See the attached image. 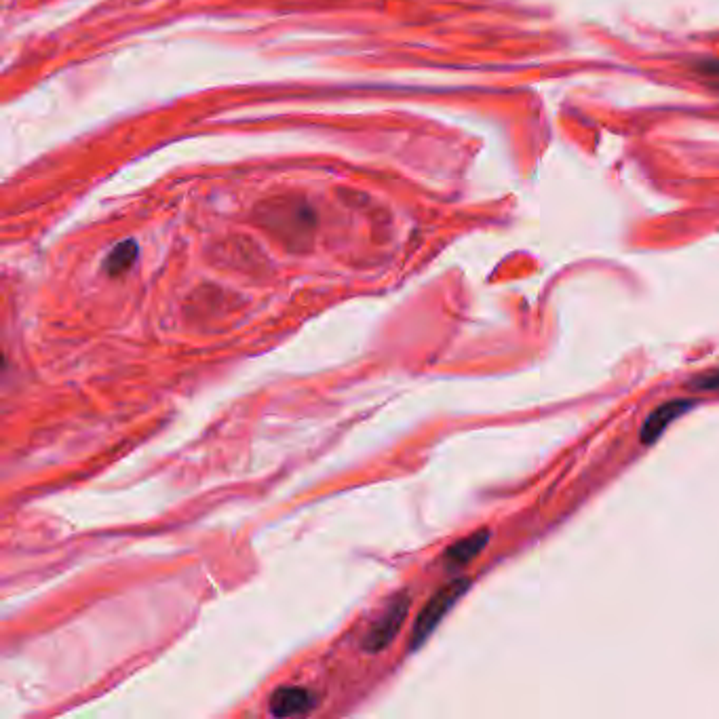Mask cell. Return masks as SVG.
Here are the masks:
<instances>
[{
    "label": "cell",
    "instance_id": "1",
    "mask_svg": "<svg viewBox=\"0 0 719 719\" xmlns=\"http://www.w3.org/2000/svg\"><path fill=\"white\" fill-rule=\"evenodd\" d=\"M469 585H471L469 578H456V580L448 582L445 587H441L429 601H426V606L418 614L414 631H412V641H410L412 650H418L424 641L433 635V631L439 627L443 616L454 608V604L466 593Z\"/></svg>",
    "mask_w": 719,
    "mask_h": 719
},
{
    "label": "cell",
    "instance_id": "2",
    "mask_svg": "<svg viewBox=\"0 0 719 719\" xmlns=\"http://www.w3.org/2000/svg\"><path fill=\"white\" fill-rule=\"evenodd\" d=\"M407 612H410V597L407 595L395 597L384 610V614L376 620V625L367 631L363 639V648L367 652H382L384 648L391 646L405 623Z\"/></svg>",
    "mask_w": 719,
    "mask_h": 719
},
{
    "label": "cell",
    "instance_id": "3",
    "mask_svg": "<svg viewBox=\"0 0 719 719\" xmlns=\"http://www.w3.org/2000/svg\"><path fill=\"white\" fill-rule=\"evenodd\" d=\"M694 407H696L694 399H671L663 405H658L656 410L646 418L644 426H641V431H639L641 443L650 445V443L658 441L679 416H684L686 412L694 410Z\"/></svg>",
    "mask_w": 719,
    "mask_h": 719
},
{
    "label": "cell",
    "instance_id": "4",
    "mask_svg": "<svg viewBox=\"0 0 719 719\" xmlns=\"http://www.w3.org/2000/svg\"><path fill=\"white\" fill-rule=\"evenodd\" d=\"M315 696L304 688H279L270 696V713L275 717L304 715L315 709Z\"/></svg>",
    "mask_w": 719,
    "mask_h": 719
},
{
    "label": "cell",
    "instance_id": "5",
    "mask_svg": "<svg viewBox=\"0 0 719 719\" xmlns=\"http://www.w3.org/2000/svg\"><path fill=\"white\" fill-rule=\"evenodd\" d=\"M488 542H490V530H479L471 536H466L445 551L443 563L448 568H462V566H466V563H471L485 547H488Z\"/></svg>",
    "mask_w": 719,
    "mask_h": 719
},
{
    "label": "cell",
    "instance_id": "6",
    "mask_svg": "<svg viewBox=\"0 0 719 719\" xmlns=\"http://www.w3.org/2000/svg\"><path fill=\"white\" fill-rule=\"evenodd\" d=\"M135 258H138V243L135 241H125L121 245H116L110 256L106 260V272L112 277L116 275H123L125 270L131 268V264L135 262Z\"/></svg>",
    "mask_w": 719,
    "mask_h": 719
},
{
    "label": "cell",
    "instance_id": "7",
    "mask_svg": "<svg viewBox=\"0 0 719 719\" xmlns=\"http://www.w3.org/2000/svg\"><path fill=\"white\" fill-rule=\"evenodd\" d=\"M688 386L694 388V391H719V369L717 372H707V374L696 376Z\"/></svg>",
    "mask_w": 719,
    "mask_h": 719
}]
</instances>
